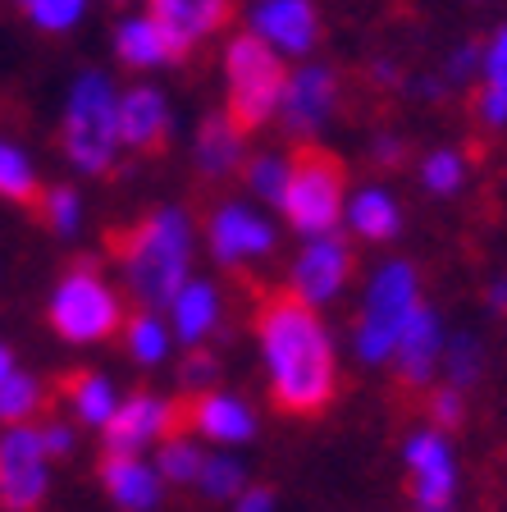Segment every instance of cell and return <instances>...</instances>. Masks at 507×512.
<instances>
[{
	"mask_svg": "<svg viewBox=\"0 0 507 512\" xmlns=\"http://www.w3.org/2000/svg\"><path fill=\"white\" fill-rule=\"evenodd\" d=\"M46 320H51L55 339L74 343V348H92V343H106L124 330V288L115 279H106L92 261L64 270L55 279L51 298H46Z\"/></svg>",
	"mask_w": 507,
	"mask_h": 512,
	"instance_id": "3957f363",
	"label": "cell"
},
{
	"mask_svg": "<svg viewBox=\"0 0 507 512\" xmlns=\"http://www.w3.org/2000/svg\"><path fill=\"white\" fill-rule=\"evenodd\" d=\"M14 366H19V362H14V352L5 348V343H0V380H5V375H10Z\"/></svg>",
	"mask_w": 507,
	"mask_h": 512,
	"instance_id": "ee69618b",
	"label": "cell"
},
{
	"mask_svg": "<svg viewBox=\"0 0 507 512\" xmlns=\"http://www.w3.org/2000/svg\"><path fill=\"white\" fill-rule=\"evenodd\" d=\"M119 339H124V352L142 366V371H156V366H165L169 352H174V343H179V339H174V330H169L165 311H151V307L133 311V316L124 320Z\"/></svg>",
	"mask_w": 507,
	"mask_h": 512,
	"instance_id": "cb8c5ba5",
	"label": "cell"
},
{
	"mask_svg": "<svg viewBox=\"0 0 507 512\" xmlns=\"http://www.w3.org/2000/svg\"><path fill=\"white\" fill-rule=\"evenodd\" d=\"M343 224L352 229V238L361 243H389V238L402 234V206L389 188H357L348 192V211H343Z\"/></svg>",
	"mask_w": 507,
	"mask_h": 512,
	"instance_id": "603a6c76",
	"label": "cell"
},
{
	"mask_svg": "<svg viewBox=\"0 0 507 512\" xmlns=\"http://www.w3.org/2000/svg\"><path fill=\"white\" fill-rule=\"evenodd\" d=\"M252 485V476H247L243 458L233 453V448H215V453H206V462H201V476H197V490L201 499L211 503H233L238 494Z\"/></svg>",
	"mask_w": 507,
	"mask_h": 512,
	"instance_id": "4316f807",
	"label": "cell"
},
{
	"mask_svg": "<svg viewBox=\"0 0 507 512\" xmlns=\"http://www.w3.org/2000/svg\"><path fill=\"white\" fill-rule=\"evenodd\" d=\"M489 311H494V316H503V311H507V275H498L494 279V284H489Z\"/></svg>",
	"mask_w": 507,
	"mask_h": 512,
	"instance_id": "7bdbcfd3",
	"label": "cell"
},
{
	"mask_svg": "<svg viewBox=\"0 0 507 512\" xmlns=\"http://www.w3.org/2000/svg\"><path fill=\"white\" fill-rule=\"evenodd\" d=\"M352 270H357V256H352V243L343 234H316L302 238L293 266H288V293L307 307L325 311L334 307L352 284Z\"/></svg>",
	"mask_w": 507,
	"mask_h": 512,
	"instance_id": "30bf717a",
	"label": "cell"
},
{
	"mask_svg": "<svg viewBox=\"0 0 507 512\" xmlns=\"http://www.w3.org/2000/svg\"><path fill=\"white\" fill-rule=\"evenodd\" d=\"M485 83L507 92V28L498 32L494 42H489V51H485Z\"/></svg>",
	"mask_w": 507,
	"mask_h": 512,
	"instance_id": "f35d334b",
	"label": "cell"
},
{
	"mask_svg": "<svg viewBox=\"0 0 507 512\" xmlns=\"http://www.w3.org/2000/svg\"><path fill=\"white\" fill-rule=\"evenodd\" d=\"M32 14V23L46 32H64V28H74L78 19H83L87 10V0H23Z\"/></svg>",
	"mask_w": 507,
	"mask_h": 512,
	"instance_id": "e575fe53",
	"label": "cell"
},
{
	"mask_svg": "<svg viewBox=\"0 0 507 512\" xmlns=\"http://www.w3.org/2000/svg\"><path fill=\"white\" fill-rule=\"evenodd\" d=\"M42 215L60 238H74L78 229H83V197H78V188H69V183L46 188L42 192Z\"/></svg>",
	"mask_w": 507,
	"mask_h": 512,
	"instance_id": "d6a6232c",
	"label": "cell"
},
{
	"mask_svg": "<svg viewBox=\"0 0 507 512\" xmlns=\"http://www.w3.org/2000/svg\"><path fill=\"white\" fill-rule=\"evenodd\" d=\"M476 115L480 119H485V124L489 128H503L507 124V92H503V87H480V92H476Z\"/></svg>",
	"mask_w": 507,
	"mask_h": 512,
	"instance_id": "74e56055",
	"label": "cell"
},
{
	"mask_svg": "<svg viewBox=\"0 0 507 512\" xmlns=\"http://www.w3.org/2000/svg\"><path fill=\"white\" fill-rule=\"evenodd\" d=\"M224 78H229V110L224 115L243 133H256L279 115V96H284L288 69L270 42H261L256 32L233 37L224 51Z\"/></svg>",
	"mask_w": 507,
	"mask_h": 512,
	"instance_id": "8992f818",
	"label": "cell"
},
{
	"mask_svg": "<svg viewBox=\"0 0 507 512\" xmlns=\"http://www.w3.org/2000/svg\"><path fill=\"white\" fill-rule=\"evenodd\" d=\"M348 211V174L329 151L302 147L288 170V188L279 197V215L293 224V234L316 238L334 234Z\"/></svg>",
	"mask_w": 507,
	"mask_h": 512,
	"instance_id": "52a82bcc",
	"label": "cell"
},
{
	"mask_svg": "<svg viewBox=\"0 0 507 512\" xmlns=\"http://www.w3.org/2000/svg\"><path fill=\"white\" fill-rule=\"evenodd\" d=\"M179 426V403L156 389H138L124 394L115 407V416L101 430V448L106 453H156V444H165Z\"/></svg>",
	"mask_w": 507,
	"mask_h": 512,
	"instance_id": "7c38bea8",
	"label": "cell"
},
{
	"mask_svg": "<svg viewBox=\"0 0 507 512\" xmlns=\"http://www.w3.org/2000/svg\"><path fill=\"white\" fill-rule=\"evenodd\" d=\"M462 421H466V389H457V384H448V380L430 384V426L457 430Z\"/></svg>",
	"mask_w": 507,
	"mask_h": 512,
	"instance_id": "836d02e7",
	"label": "cell"
},
{
	"mask_svg": "<svg viewBox=\"0 0 507 512\" xmlns=\"http://www.w3.org/2000/svg\"><path fill=\"white\" fill-rule=\"evenodd\" d=\"M188 430L201 439V444H220V448H243L256 439L261 430V416L247 403L243 394L233 389H201L188 407Z\"/></svg>",
	"mask_w": 507,
	"mask_h": 512,
	"instance_id": "4fadbf2b",
	"label": "cell"
},
{
	"mask_svg": "<svg viewBox=\"0 0 507 512\" xmlns=\"http://www.w3.org/2000/svg\"><path fill=\"white\" fill-rule=\"evenodd\" d=\"M169 138V101L156 87H128L119 96V142L128 151H160Z\"/></svg>",
	"mask_w": 507,
	"mask_h": 512,
	"instance_id": "d6986e66",
	"label": "cell"
},
{
	"mask_svg": "<svg viewBox=\"0 0 507 512\" xmlns=\"http://www.w3.org/2000/svg\"><path fill=\"white\" fill-rule=\"evenodd\" d=\"M192 160L206 179H229L233 170L247 165V133L229 115H206L192 142Z\"/></svg>",
	"mask_w": 507,
	"mask_h": 512,
	"instance_id": "ffe728a7",
	"label": "cell"
},
{
	"mask_svg": "<svg viewBox=\"0 0 507 512\" xmlns=\"http://www.w3.org/2000/svg\"><path fill=\"white\" fill-rule=\"evenodd\" d=\"M338 106V74L325 64H307L288 74L284 96H279V124L288 128V138H311Z\"/></svg>",
	"mask_w": 507,
	"mask_h": 512,
	"instance_id": "9a60e30c",
	"label": "cell"
},
{
	"mask_svg": "<svg viewBox=\"0 0 507 512\" xmlns=\"http://www.w3.org/2000/svg\"><path fill=\"white\" fill-rule=\"evenodd\" d=\"M64 156L74 160L78 174H110L115 156L124 151L119 142V96L101 74H83L64 101V128H60Z\"/></svg>",
	"mask_w": 507,
	"mask_h": 512,
	"instance_id": "5b68a950",
	"label": "cell"
},
{
	"mask_svg": "<svg viewBox=\"0 0 507 512\" xmlns=\"http://www.w3.org/2000/svg\"><path fill=\"white\" fill-rule=\"evenodd\" d=\"M51 453L42 444V426H0V508L37 512L51 494Z\"/></svg>",
	"mask_w": 507,
	"mask_h": 512,
	"instance_id": "9c48e42d",
	"label": "cell"
},
{
	"mask_svg": "<svg viewBox=\"0 0 507 512\" xmlns=\"http://www.w3.org/2000/svg\"><path fill=\"white\" fill-rule=\"evenodd\" d=\"M402 467L412 476V512H457L462 467L448 430L425 426L402 439Z\"/></svg>",
	"mask_w": 507,
	"mask_h": 512,
	"instance_id": "ba28073f",
	"label": "cell"
},
{
	"mask_svg": "<svg viewBox=\"0 0 507 512\" xmlns=\"http://www.w3.org/2000/svg\"><path fill=\"white\" fill-rule=\"evenodd\" d=\"M192 256H197V234H192L188 211L160 206L147 220H138L133 234L119 238V279H124V293L138 307L165 311L169 298L192 279Z\"/></svg>",
	"mask_w": 507,
	"mask_h": 512,
	"instance_id": "7a4b0ae2",
	"label": "cell"
},
{
	"mask_svg": "<svg viewBox=\"0 0 507 512\" xmlns=\"http://www.w3.org/2000/svg\"><path fill=\"white\" fill-rule=\"evenodd\" d=\"M370 156L380 160V165H402V156H407V147H402V138H393V133H384V138H375V151Z\"/></svg>",
	"mask_w": 507,
	"mask_h": 512,
	"instance_id": "60d3db41",
	"label": "cell"
},
{
	"mask_svg": "<svg viewBox=\"0 0 507 512\" xmlns=\"http://www.w3.org/2000/svg\"><path fill=\"white\" fill-rule=\"evenodd\" d=\"M165 320H169V330H174V339H179L183 348H201V343L220 330V320H224L220 288H215L211 279H197V275H192L188 284H183L179 293L169 298Z\"/></svg>",
	"mask_w": 507,
	"mask_h": 512,
	"instance_id": "ac0fdd59",
	"label": "cell"
},
{
	"mask_svg": "<svg viewBox=\"0 0 507 512\" xmlns=\"http://www.w3.org/2000/svg\"><path fill=\"white\" fill-rule=\"evenodd\" d=\"M252 32L261 42L275 46V51L307 55L320 32L316 5H311V0H261L252 10Z\"/></svg>",
	"mask_w": 507,
	"mask_h": 512,
	"instance_id": "e0dca14e",
	"label": "cell"
},
{
	"mask_svg": "<svg viewBox=\"0 0 507 512\" xmlns=\"http://www.w3.org/2000/svg\"><path fill=\"white\" fill-rule=\"evenodd\" d=\"M42 444H46V453L60 462V458H69V453L78 448V435H74L69 421H42Z\"/></svg>",
	"mask_w": 507,
	"mask_h": 512,
	"instance_id": "8d00e7d4",
	"label": "cell"
},
{
	"mask_svg": "<svg viewBox=\"0 0 507 512\" xmlns=\"http://www.w3.org/2000/svg\"><path fill=\"white\" fill-rule=\"evenodd\" d=\"M119 389H115V380L110 375H101V371H83V375H74L69 380V389H64V407L74 412V421L78 426H87V430H106V421L115 416V407H119Z\"/></svg>",
	"mask_w": 507,
	"mask_h": 512,
	"instance_id": "d4e9b609",
	"label": "cell"
},
{
	"mask_svg": "<svg viewBox=\"0 0 507 512\" xmlns=\"http://www.w3.org/2000/svg\"><path fill=\"white\" fill-rule=\"evenodd\" d=\"M101 490L119 512H156L169 485L160 480L151 453H106L101 458Z\"/></svg>",
	"mask_w": 507,
	"mask_h": 512,
	"instance_id": "2e32d148",
	"label": "cell"
},
{
	"mask_svg": "<svg viewBox=\"0 0 507 512\" xmlns=\"http://www.w3.org/2000/svg\"><path fill=\"white\" fill-rule=\"evenodd\" d=\"M480 64V55H476V46H462V51L453 55V64H448V83H462L471 69Z\"/></svg>",
	"mask_w": 507,
	"mask_h": 512,
	"instance_id": "b9f144b4",
	"label": "cell"
},
{
	"mask_svg": "<svg viewBox=\"0 0 507 512\" xmlns=\"http://www.w3.org/2000/svg\"><path fill=\"white\" fill-rule=\"evenodd\" d=\"M444 348H448V325L434 307H416L412 320L402 325L398 343H393V371L402 384H416V389H430L439 366H444Z\"/></svg>",
	"mask_w": 507,
	"mask_h": 512,
	"instance_id": "5bb4252c",
	"label": "cell"
},
{
	"mask_svg": "<svg viewBox=\"0 0 507 512\" xmlns=\"http://www.w3.org/2000/svg\"><path fill=\"white\" fill-rule=\"evenodd\" d=\"M444 380L457 384V389H471V384L485 375V343L476 339L471 330H457L448 334V348H444Z\"/></svg>",
	"mask_w": 507,
	"mask_h": 512,
	"instance_id": "f546056e",
	"label": "cell"
},
{
	"mask_svg": "<svg viewBox=\"0 0 507 512\" xmlns=\"http://www.w3.org/2000/svg\"><path fill=\"white\" fill-rule=\"evenodd\" d=\"M288 170H293V156H284V151H256V156H247L243 179L261 202L279 206V197L288 188Z\"/></svg>",
	"mask_w": 507,
	"mask_h": 512,
	"instance_id": "4dcf8cb0",
	"label": "cell"
},
{
	"mask_svg": "<svg viewBox=\"0 0 507 512\" xmlns=\"http://www.w3.org/2000/svg\"><path fill=\"white\" fill-rule=\"evenodd\" d=\"M115 51L128 69H160V64H179L188 55V46L147 14V19H128L119 23V37H115Z\"/></svg>",
	"mask_w": 507,
	"mask_h": 512,
	"instance_id": "44dd1931",
	"label": "cell"
},
{
	"mask_svg": "<svg viewBox=\"0 0 507 512\" xmlns=\"http://www.w3.org/2000/svg\"><path fill=\"white\" fill-rule=\"evenodd\" d=\"M151 19L165 23L183 46H197L233 19V0H151Z\"/></svg>",
	"mask_w": 507,
	"mask_h": 512,
	"instance_id": "7402d4cb",
	"label": "cell"
},
{
	"mask_svg": "<svg viewBox=\"0 0 507 512\" xmlns=\"http://www.w3.org/2000/svg\"><path fill=\"white\" fill-rule=\"evenodd\" d=\"M466 183V156L457 147H434L421 160V188L430 197H457Z\"/></svg>",
	"mask_w": 507,
	"mask_h": 512,
	"instance_id": "1f68e13d",
	"label": "cell"
},
{
	"mask_svg": "<svg viewBox=\"0 0 507 512\" xmlns=\"http://www.w3.org/2000/svg\"><path fill=\"white\" fill-rule=\"evenodd\" d=\"M206 247L224 270L256 266L279 247V229L270 215H261L247 202H220L206 220Z\"/></svg>",
	"mask_w": 507,
	"mask_h": 512,
	"instance_id": "8fae6325",
	"label": "cell"
},
{
	"mask_svg": "<svg viewBox=\"0 0 507 512\" xmlns=\"http://www.w3.org/2000/svg\"><path fill=\"white\" fill-rule=\"evenodd\" d=\"M421 307V275L412 261H384L375 275L366 279V298L352 320V357L361 366H389L393 343H398L402 325L412 320V311Z\"/></svg>",
	"mask_w": 507,
	"mask_h": 512,
	"instance_id": "277c9868",
	"label": "cell"
},
{
	"mask_svg": "<svg viewBox=\"0 0 507 512\" xmlns=\"http://www.w3.org/2000/svg\"><path fill=\"white\" fill-rule=\"evenodd\" d=\"M256 348L261 371L279 412L320 416L338 394V339L316 307L293 293L265 298L256 311Z\"/></svg>",
	"mask_w": 507,
	"mask_h": 512,
	"instance_id": "6da1fadb",
	"label": "cell"
},
{
	"mask_svg": "<svg viewBox=\"0 0 507 512\" xmlns=\"http://www.w3.org/2000/svg\"><path fill=\"white\" fill-rule=\"evenodd\" d=\"M151 462H156L160 480L165 485H179V490H197V476H201V462H206V448H201V439L192 435H174L165 439V444H156V453H151Z\"/></svg>",
	"mask_w": 507,
	"mask_h": 512,
	"instance_id": "484cf974",
	"label": "cell"
},
{
	"mask_svg": "<svg viewBox=\"0 0 507 512\" xmlns=\"http://www.w3.org/2000/svg\"><path fill=\"white\" fill-rule=\"evenodd\" d=\"M0 197L14 206H32L37 202V170H32L28 151L19 142L0 138Z\"/></svg>",
	"mask_w": 507,
	"mask_h": 512,
	"instance_id": "f1b7e54d",
	"label": "cell"
},
{
	"mask_svg": "<svg viewBox=\"0 0 507 512\" xmlns=\"http://www.w3.org/2000/svg\"><path fill=\"white\" fill-rule=\"evenodd\" d=\"M275 508H279L275 490H270V485H256V480L233 499V512H275Z\"/></svg>",
	"mask_w": 507,
	"mask_h": 512,
	"instance_id": "ab89813d",
	"label": "cell"
},
{
	"mask_svg": "<svg viewBox=\"0 0 507 512\" xmlns=\"http://www.w3.org/2000/svg\"><path fill=\"white\" fill-rule=\"evenodd\" d=\"M215 371H220V362H215L211 352L192 348L188 357H183V366H179V380H183V389L201 394V389H215Z\"/></svg>",
	"mask_w": 507,
	"mask_h": 512,
	"instance_id": "d590c367",
	"label": "cell"
},
{
	"mask_svg": "<svg viewBox=\"0 0 507 512\" xmlns=\"http://www.w3.org/2000/svg\"><path fill=\"white\" fill-rule=\"evenodd\" d=\"M46 407V384L32 371L14 366L5 380H0V426H23Z\"/></svg>",
	"mask_w": 507,
	"mask_h": 512,
	"instance_id": "83f0119b",
	"label": "cell"
}]
</instances>
